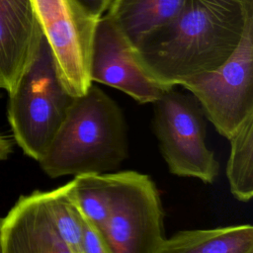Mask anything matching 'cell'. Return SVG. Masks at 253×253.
Instances as JSON below:
<instances>
[{
	"label": "cell",
	"mask_w": 253,
	"mask_h": 253,
	"mask_svg": "<svg viewBox=\"0 0 253 253\" xmlns=\"http://www.w3.org/2000/svg\"><path fill=\"white\" fill-rule=\"evenodd\" d=\"M1 253H72L59 236L44 192L22 196L2 219Z\"/></svg>",
	"instance_id": "obj_9"
},
{
	"label": "cell",
	"mask_w": 253,
	"mask_h": 253,
	"mask_svg": "<svg viewBox=\"0 0 253 253\" xmlns=\"http://www.w3.org/2000/svg\"><path fill=\"white\" fill-rule=\"evenodd\" d=\"M43 35L30 65L9 94L8 121L25 154L39 161L72 102Z\"/></svg>",
	"instance_id": "obj_3"
},
{
	"label": "cell",
	"mask_w": 253,
	"mask_h": 253,
	"mask_svg": "<svg viewBox=\"0 0 253 253\" xmlns=\"http://www.w3.org/2000/svg\"><path fill=\"white\" fill-rule=\"evenodd\" d=\"M154 253H253V226L235 224L177 232Z\"/></svg>",
	"instance_id": "obj_12"
},
{
	"label": "cell",
	"mask_w": 253,
	"mask_h": 253,
	"mask_svg": "<svg viewBox=\"0 0 253 253\" xmlns=\"http://www.w3.org/2000/svg\"><path fill=\"white\" fill-rule=\"evenodd\" d=\"M175 87L153 103V126L161 154L172 174L211 184L219 164L206 142L204 112L193 95Z\"/></svg>",
	"instance_id": "obj_5"
},
{
	"label": "cell",
	"mask_w": 253,
	"mask_h": 253,
	"mask_svg": "<svg viewBox=\"0 0 253 253\" xmlns=\"http://www.w3.org/2000/svg\"><path fill=\"white\" fill-rule=\"evenodd\" d=\"M42 37L31 0H0V89L14 90Z\"/></svg>",
	"instance_id": "obj_10"
},
{
	"label": "cell",
	"mask_w": 253,
	"mask_h": 253,
	"mask_svg": "<svg viewBox=\"0 0 253 253\" xmlns=\"http://www.w3.org/2000/svg\"><path fill=\"white\" fill-rule=\"evenodd\" d=\"M12 152V141L0 134V161L7 159Z\"/></svg>",
	"instance_id": "obj_18"
},
{
	"label": "cell",
	"mask_w": 253,
	"mask_h": 253,
	"mask_svg": "<svg viewBox=\"0 0 253 253\" xmlns=\"http://www.w3.org/2000/svg\"><path fill=\"white\" fill-rule=\"evenodd\" d=\"M179 86L196 98L216 131L229 139L253 117V23L221 66L191 77Z\"/></svg>",
	"instance_id": "obj_6"
},
{
	"label": "cell",
	"mask_w": 253,
	"mask_h": 253,
	"mask_svg": "<svg viewBox=\"0 0 253 253\" xmlns=\"http://www.w3.org/2000/svg\"><path fill=\"white\" fill-rule=\"evenodd\" d=\"M228 140L230 153L225 172L230 192L236 200L249 202L253 196V117Z\"/></svg>",
	"instance_id": "obj_13"
},
{
	"label": "cell",
	"mask_w": 253,
	"mask_h": 253,
	"mask_svg": "<svg viewBox=\"0 0 253 253\" xmlns=\"http://www.w3.org/2000/svg\"><path fill=\"white\" fill-rule=\"evenodd\" d=\"M82 219V253H111V250L101 231H99L95 226L88 222L83 216Z\"/></svg>",
	"instance_id": "obj_16"
},
{
	"label": "cell",
	"mask_w": 253,
	"mask_h": 253,
	"mask_svg": "<svg viewBox=\"0 0 253 253\" xmlns=\"http://www.w3.org/2000/svg\"><path fill=\"white\" fill-rule=\"evenodd\" d=\"M184 2L185 0H112L105 15L138 48L177 18Z\"/></svg>",
	"instance_id": "obj_11"
},
{
	"label": "cell",
	"mask_w": 253,
	"mask_h": 253,
	"mask_svg": "<svg viewBox=\"0 0 253 253\" xmlns=\"http://www.w3.org/2000/svg\"><path fill=\"white\" fill-rule=\"evenodd\" d=\"M90 78L92 82L126 93L140 104L155 103L165 91L171 89L149 73L137 47L107 15L97 21L91 50Z\"/></svg>",
	"instance_id": "obj_8"
},
{
	"label": "cell",
	"mask_w": 253,
	"mask_h": 253,
	"mask_svg": "<svg viewBox=\"0 0 253 253\" xmlns=\"http://www.w3.org/2000/svg\"><path fill=\"white\" fill-rule=\"evenodd\" d=\"M109 214L101 233L111 253H154L165 239L155 183L135 171L109 173Z\"/></svg>",
	"instance_id": "obj_4"
},
{
	"label": "cell",
	"mask_w": 253,
	"mask_h": 253,
	"mask_svg": "<svg viewBox=\"0 0 253 253\" xmlns=\"http://www.w3.org/2000/svg\"><path fill=\"white\" fill-rule=\"evenodd\" d=\"M44 197L59 236L72 253H82L83 219L69 195L67 183L44 192Z\"/></svg>",
	"instance_id": "obj_15"
},
{
	"label": "cell",
	"mask_w": 253,
	"mask_h": 253,
	"mask_svg": "<svg viewBox=\"0 0 253 253\" xmlns=\"http://www.w3.org/2000/svg\"><path fill=\"white\" fill-rule=\"evenodd\" d=\"M127 156L126 127L117 103L102 89L89 87L74 97L63 122L38 161L50 178L104 174Z\"/></svg>",
	"instance_id": "obj_2"
},
{
	"label": "cell",
	"mask_w": 253,
	"mask_h": 253,
	"mask_svg": "<svg viewBox=\"0 0 253 253\" xmlns=\"http://www.w3.org/2000/svg\"><path fill=\"white\" fill-rule=\"evenodd\" d=\"M88 13L99 19L106 14L112 0H76Z\"/></svg>",
	"instance_id": "obj_17"
},
{
	"label": "cell",
	"mask_w": 253,
	"mask_h": 253,
	"mask_svg": "<svg viewBox=\"0 0 253 253\" xmlns=\"http://www.w3.org/2000/svg\"><path fill=\"white\" fill-rule=\"evenodd\" d=\"M1 222H2V218H0V229H1Z\"/></svg>",
	"instance_id": "obj_19"
},
{
	"label": "cell",
	"mask_w": 253,
	"mask_h": 253,
	"mask_svg": "<svg viewBox=\"0 0 253 253\" xmlns=\"http://www.w3.org/2000/svg\"><path fill=\"white\" fill-rule=\"evenodd\" d=\"M0 253H1V249H0Z\"/></svg>",
	"instance_id": "obj_20"
},
{
	"label": "cell",
	"mask_w": 253,
	"mask_h": 253,
	"mask_svg": "<svg viewBox=\"0 0 253 253\" xmlns=\"http://www.w3.org/2000/svg\"><path fill=\"white\" fill-rule=\"evenodd\" d=\"M60 77L72 97L92 85L90 59L98 19L76 0H31Z\"/></svg>",
	"instance_id": "obj_7"
},
{
	"label": "cell",
	"mask_w": 253,
	"mask_h": 253,
	"mask_svg": "<svg viewBox=\"0 0 253 253\" xmlns=\"http://www.w3.org/2000/svg\"><path fill=\"white\" fill-rule=\"evenodd\" d=\"M69 195L81 215L102 231L109 214V173L74 176L67 183Z\"/></svg>",
	"instance_id": "obj_14"
},
{
	"label": "cell",
	"mask_w": 253,
	"mask_h": 253,
	"mask_svg": "<svg viewBox=\"0 0 253 253\" xmlns=\"http://www.w3.org/2000/svg\"><path fill=\"white\" fill-rule=\"evenodd\" d=\"M253 23V0H185L177 18L137 49L167 88L221 66Z\"/></svg>",
	"instance_id": "obj_1"
}]
</instances>
